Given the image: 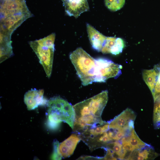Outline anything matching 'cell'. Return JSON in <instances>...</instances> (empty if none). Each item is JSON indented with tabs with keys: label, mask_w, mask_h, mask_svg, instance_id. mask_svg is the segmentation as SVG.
Returning <instances> with one entry per match:
<instances>
[{
	"label": "cell",
	"mask_w": 160,
	"mask_h": 160,
	"mask_svg": "<svg viewBox=\"0 0 160 160\" xmlns=\"http://www.w3.org/2000/svg\"><path fill=\"white\" fill-rule=\"evenodd\" d=\"M104 2L105 6L110 10L116 11L123 7L125 0H104Z\"/></svg>",
	"instance_id": "obj_18"
},
{
	"label": "cell",
	"mask_w": 160,
	"mask_h": 160,
	"mask_svg": "<svg viewBox=\"0 0 160 160\" xmlns=\"http://www.w3.org/2000/svg\"><path fill=\"white\" fill-rule=\"evenodd\" d=\"M59 143L57 140L54 142V150L53 153L51 156L52 160H61L62 158L59 150Z\"/></svg>",
	"instance_id": "obj_20"
},
{
	"label": "cell",
	"mask_w": 160,
	"mask_h": 160,
	"mask_svg": "<svg viewBox=\"0 0 160 160\" xmlns=\"http://www.w3.org/2000/svg\"><path fill=\"white\" fill-rule=\"evenodd\" d=\"M66 14L77 18L82 13L89 10L87 0H61Z\"/></svg>",
	"instance_id": "obj_10"
},
{
	"label": "cell",
	"mask_w": 160,
	"mask_h": 160,
	"mask_svg": "<svg viewBox=\"0 0 160 160\" xmlns=\"http://www.w3.org/2000/svg\"><path fill=\"white\" fill-rule=\"evenodd\" d=\"M81 140L77 134H73L61 143L59 150L62 157L65 158L71 155L78 143Z\"/></svg>",
	"instance_id": "obj_13"
},
{
	"label": "cell",
	"mask_w": 160,
	"mask_h": 160,
	"mask_svg": "<svg viewBox=\"0 0 160 160\" xmlns=\"http://www.w3.org/2000/svg\"><path fill=\"white\" fill-rule=\"evenodd\" d=\"M44 90L32 89L26 92L24 101L29 110L34 109L39 105L47 104L48 101L43 96Z\"/></svg>",
	"instance_id": "obj_9"
},
{
	"label": "cell",
	"mask_w": 160,
	"mask_h": 160,
	"mask_svg": "<svg viewBox=\"0 0 160 160\" xmlns=\"http://www.w3.org/2000/svg\"><path fill=\"white\" fill-rule=\"evenodd\" d=\"M13 54L11 36L0 32V63L10 57Z\"/></svg>",
	"instance_id": "obj_15"
},
{
	"label": "cell",
	"mask_w": 160,
	"mask_h": 160,
	"mask_svg": "<svg viewBox=\"0 0 160 160\" xmlns=\"http://www.w3.org/2000/svg\"><path fill=\"white\" fill-rule=\"evenodd\" d=\"M104 159V157H94L92 156H82L80 157L78 159H82V160H85V159H94V160H97V159Z\"/></svg>",
	"instance_id": "obj_21"
},
{
	"label": "cell",
	"mask_w": 160,
	"mask_h": 160,
	"mask_svg": "<svg viewBox=\"0 0 160 160\" xmlns=\"http://www.w3.org/2000/svg\"><path fill=\"white\" fill-rule=\"evenodd\" d=\"M94 82H104L111 78H118L121 73L122 66L103 58L95 59Z\"/></svg>",
	"instance_id": "obj_3"
},
{
	"label": "cell",
	"mask_w": 160,
	"mask_h": 160,
	"mask_svg": "<svg viewBox=\"0 0 160 160\" xmlns=\"http://www.w3.org/2000/svg\"><path fill=\"white\" fill-rule=\"evenodd\" d=\"M124 136L127 137L132 147V151L140 148L146 144L139 138L134 128L132 130L128 135Z\"/></svg>",
	"instance_id": "obj_16"
},
{
	"label": "cell",
	"mask_w": 160,
	"mask_h": 160,
	"mask_svg": "<svg viewBox=\"0 0 160 160\" xmlns=\"http://www.w3.org/2000/svg\"><path fill=\"white\" fill-rule=\"evenodd\" d=\"M69 57L82 84L86 86L94 82L95 59L81 47L71 52Z\"/></svg>",
	"instance_id": "obj_1"
},
{
	"label": "cell",
	"mask_w": 160,
	"mask_h": 160,
	"mask_svg": "<svg viewBox=\"0 0 160 160\" xmlns=\"http://www.w3.org/2000/svg\"><path fill=\"white\" fill-rule=\"evenodd\" d=\"M124 47V42L121 39L107 37L101 52L104 54L111 53L116 55L121 53Z\"/></svg>",
	"instance_id": "obj_12"
},
{
	"label": "cell",
	"mask_w": 160,
	"mask_h": 160,
	"mask_svg": "<svg viewBox=\"0 0 160 160\" xmlns=\"http://www.w3.org/2000/svg\"><path fill=\"white\" fill-rule=\"evenodd\" d=\"M159 155L152 146L146 143L141 148L133 151L127 159L153 160Z\"/></svg>",
	"instance_id": "obj_11"
},
{
	"label": "cell",
	"mask_w": 160,
	"mask_h": 160,
	"mask_svg": "<svg viewBox=\"0 0 160 160\" xmlns=\"http://www.w3.org/2000/svg\"><path fill=\"white\" fill-rule=\"evenodd\" d=\"M30 12L25 0H1L0 18Z\"/></svg>",
	"instance_id": "obj_8"
},
{
	"label": "cell",
	"mask_w": 160,
	"mask_h": 160,
	"mask_svg": "<svg viewBox=\"0 0 160 160\" xmlns=\"http://www.w3.org/2000/svg\"><path fill=\"white\" fill-rule=\"evenodd\" d=\"M154 106L153 121L154 128H160V94L153 98Z\"/></svg>",
	"instance_id": "obj_17"
},
{
	"label": "cell",
	"mask_w": 160,
	"mask_h": 160,
	"mask_svg": "<svg viewBox=\"0 0 160 160\" xmlns=\"http://www.w3.org/2000/svg\"><path fill=\"white\" fill-rule=\"evenodd\" d=\"M136 117L135 113L127 108L113 120L109 122V129L118 130H131L134 127V122Z\"/></svg>",
	"instance_id": "obj_6"
},
{
	"label": "cell",
	"mask_w": 160,
	"mask_h": 160,
	"mask_svg": "<svg viewBox=\"0 0 160 160\" xmlns=\"http://www.w3.org/2000/svg\"><path fill=\"white\" fill-rule=\"evenodd\" d=\"M32 16L31 12L0 18V32L11 36L13 32L25 20Z\"/></svg>",
	"instance_id": "obj_5"
},
{
	"label": "cell",
	"mask_w": 160,
	"mask_h": 160,
	"mask_svg": "<svg viewBox=\"0 0 160 160\" xmlns=\"http://www.w3.org/2000/svg\"><path fill=\"white\" fill-rule=\"evenodd\" d=\"M55 38V34L53 33L47 37L36 41L41 46L52 47H54Z\"/></svg>",
	"instance_id": "obj_19"
},
{
	"label": "cell",
	"mask_w": 160,
	"mask_h": 160,
	"mask_svg": "<svg viewBox=\"0 0 160 160\" xmlns=\"http://www.w3.org/2000/svg\"><path fill=\"white\" fill-rule=\"evenodd\" d=\"M142 74L153 98L160 94V63L155 65L152 69L144 70Z\"/></svg>",
	"instance_id": "obj_7"
},
{
	"label": "cell",
	"mask_w": 160,
	"mask_h": 160,
	"mask_svg": "<svg viewBox=\"0 0 160 160\" xmlns=\"http://www.w3.org/2000/svg\"><path fill=\"white\" fill-rule=\"evenodd\" d=\"M29 44L38 57L47 76L49 78L52 70L54 47L41 46L36 40L30 41Z\"/></svg>",
	"instance_id": "obj_4"
},
{
	"label": "cell",
	"mask_w": 160,
	"mask_h": 160,
	"mask_svg": "<svg viewBox=\"0 0 160 160\" xmlns=\"http://www.w3.org/2000/svg\"><path fill=\"white\" fill-rule=\"evenodd\" d=\"M48 117L61 123L64 121L73 129L75 113L73 106L66 100L59 96L48 100Z\"/></svg>",
	"instance_id": "obj_2"
},
{
	"label": "cell",
	"mask_w": 160,
	"mask_h": 160,
	"mask_svg": "<svg viewBox=\"0 0 160 160\" xmlns=\"http://www.w3.org/2000/svg\"><path fill=\"white\" fill-rule=\"evenodd\" d=\"M87 28L89 40L92 48L97 51L101 52L107 37L89 24H87Z\"/></svg>",
	"instance_id": "obj_14"
}]
</instances>
